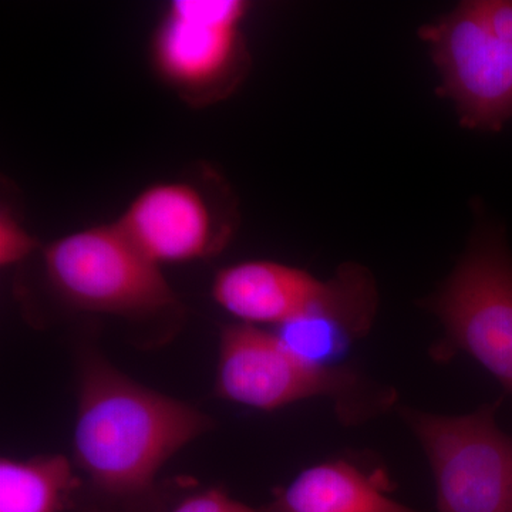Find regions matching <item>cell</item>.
<instances>
[{
  "instance_id": "1",
  "label": "cell",
  "mask_w": 512,
  "mask_h": 512,
  "mask_svg": "<svg viewBox=\"0 0 512 512\" xmlns=\"http://www.w3.org/2000/svg\"><path fill=\"white\" fill-rule=\"evenodd\" d=\"M194 407L131 382L90 357L80 379L74 426L79 487L73 512H170L178 488L157 481L164 464L210 430Z\"/></svg>"
},
{
  "instance_id": "2",
  "label": "cell",
  "mask_w": 512,
  "mask_h": 512,
  "mask_svg": "<svg viewBox=\"0 0 512 512\" xmlns=\"http://www.w3.org/2000/svg\"><path fill=\"white\" fill-rule=\"evenodd\" d=\"M217 393L259 410L328 396L338 404L340 419L349 424L383 412L396 397L392 390L376 389L350 370L313 363L278 335L247 323L222 332Z\"/></svg>"
},
{
  "instance_id": "3",
  "label": "cell",
  "mask_w": 512,
  "mask_h": 512,
  "mask_svg": "<svg viewBox=\"0 0 512 512\" xmlns=\"http://www.w3.org/2000/svg\"><path fill=\"white\" fill-rule=\"evenodd\" d=\"M46 272L74 306L110 315H150L175 305L174 291L117 222L80 229L45 251Z\"/></svg>"
},
{
  "instance_id": "4",
  "label": "cell",
  "mask_w": 512,
  "mask_h": 512,
  "mask_svg": "<svg viewBox=\"0 0 512 512\" xmlns=\"http://www.w3.org/2000/svg\"><path fill=\"white\" fill-rule=\"evenodd\" d=\"M495 409L409 414L433 468L439 512H512V439L495 424Z\"/></svg>"
},
{
  "instance_id": "5",
  "label": "cell",
  "mask_w": 512,
  "mask_h": 512,
  "mask_svg": "<svg viewBox=\"0 0 512 512\" xmlns=\"http://www.w3.org/2000/svg\"><path fill=\"white\" fill-rule=\"evenodd\" d=\"M434 306L453 345L512 394V258L498 235L471 248Z\"/></svg>"
},
{
  "instance_id": "6",
  "label": "cell",
  "mask_w": 512,
  "mask_h": 512,
  "mask_svg": "<svg viewBox=\"0 0 512 512\" xmlns=\"http://www.w3.org/2000/svg\"><path fill=\"white\" fill-rule=\"evenodd\" d=\"M212 298L224 311L247 325L284 326L320 311L350 313L372 320L375 288L360 268L322 282L299 268L278 262L247 261L227 266L215 276Z\"/></svg>"
},
{
  "instance_id": "7",
  "label": "cell",
  "mask_w": 512,
  "mask_h": 512,
  "mask_svg": "<svg viewBox=\"0 0 512 512\" xmlns=\"http://www.w3.org/2000/svg\"><path fill=\"white\" fill-rule=\"evenodd\" d=\"M468 127L497 131L512 120V40L491 32L467 2L421 30Z\"/></svg>"
},
{
  "instance_id": "8",
  "label": "cell",
  "mask_w": 512,
  "mask_h": 512,
  "mask_svg": "<svg viewBox=\"0 0 512 512\" xmlns=\"http://www.w3.org/2000/svg\"><path fill=\"white\" fill-rule=\"evenodd\" d=\"M247 12L242 0H174L153 45L165 82L190 94L221 86L241 59Z\"/></svg>"
},
{
  "instance_id": "9",
  "label": "cell",
  "mask_w": 512,
  "mask_h": 512,
  "mask_svg": "<svg viewBox=\"0 0 512 512\" xmlns=\"http://www.w3.org/2000/svg\"><path fill=\"white\" fill-rule=\"evenodd\" d=\"M117 224L158 266L197 261L218 247L210 204L187 183L167 181L144 188Z\"/></svg>"
},
{
  "instance_id": "10",
  "label": "cell",
  "mask_w": 512,
  "mask_h": 512,
  "mask_svg": "<svg viewBox=\"0 0 512 512\" xmlns=\"http://www.w3.org/2000/svg\"><path fill=\"white\" fill-rule=\"evenodd\" d=\"M266 508L268 512H417L387 497L382 485L346 461L306 468Z\"/></svg>"
},
{
  "instance_id": "11",
  "label": "cell",
  "mask_w": 512,
  "mask_h": 512,
  "mask_svg": "<svg viewBox=\"0 0 512 512\" xmlns=\"http://www.w3.org/2000/svg\"><path fill=\"white\" fill-rule=\"evenodd\" d=\"M80 481L66 457L0 461V512L70 511Z\"/></svg>"
},
{
  "instance_id": "12",
  "label": "cell",
  "mask_w": 512,
  "mask_h": 512,
  "mask_svg": "<svg viewBox=\"0 0 512 512\" xmlns=\"http://www.w3.org/2000/svg\"><path fill=\"white\" fill-rule=\"evenodd\" d=\"M36 248L35 238L9 208L0 211V265L8 268L28 258Z\"/></svg>"
},
{
  "instance_id": "13",
  "label": "cell",
  "mask_w": 512,
  "mask_h": 512,
  "mask_svg": "<svg viewBox=\"0 0 512 512\" xmlns=\"http://www.w3.org/2000/svg\"><path fill=\"white\" fill-rule=\"evenodd\" d=\"M170 512H268V508L251 507L229 497L221 488H210L181 498Z\"/></svg>"
}]
</instances>
